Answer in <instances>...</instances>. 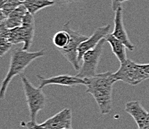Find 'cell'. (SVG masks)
Here are the masks:
<instances>
[{
  "label": "cell",
  "instance_id": "obj_5",
  "mask_svg": "<svg viewBox=\"0 0 149 129\" xmlns=\"http://www.w3.org/2000/svg\"><path fill=\"white\" fill-rule=\"evenodd\" d=\"M62 29L67 31L70 34V42L66 47L64 49H59L58 50L65 57V59L70 62L74 70L78 71L81 68L78 61V48L83 41L88 38V37L72 29L70 27V22L65 23Z\"/></svg>",
  "mask_w": 149,
  "mask_h": 129
},
{
  "label": "cell",
  "instance_id": "obj_11",
  "mask_svg": "<svg viewBox=\"0 0 149 129\" xmlns=\"http://www.w3.org/2000/svg\"><path fill=\"white\" fill-rule=\"evenodd\" d=\"M20 28H21L23 39V46L22 49L25 51H28L33 42L34 34H35V20L34 15L29 12L25 14Z\"/></svg>",
  "mask_w": 149,
  "mask_h": 129
},
{
  "label": "cell",
  "instance_id": "obj_9",
  "mask_svg": "<svg viewBox=\"0 0 149 129\" xmlns=\"http://www.w3.org/2000/svg\"><path fill=\"white\" fill-rule=\"evenodd\" d=\"M51 129H72V112L65 108L41 124Z\"/></svg>",
  "mask_w": 149,
  "mask_h": 129
},
{
  "label": "cell",
  "instance_id": "obj_18",
  "mask_svg": "<svg viewBox=\"0 0 149 129\" xmlns=\"http://www.w3.org/2000/svg\"><path fill=\"white\" fill-rule=\"evenodd\" d=\"M12 44L9 42L7 37L4 35L0 34V54L3 56L12 47Z\"/></svg>",
  "mask_w": 149,
  "mask_h": 129
},
{
  "label": "cell",
  "instance_id": "obj_17",
  "mask_svg": "<svg viewBox=\"0 0 149 129\" xmlns=\"http://www.w3.org/2000/svg\"><path fill=\"white\" fill-rule=\"evenodd\" d=\"M22 3L23 2L20 0H6L5 5L1 7V22H3L9 14Z\"/></svg>",
  "mask_w": 149,
  "mask_h": 129
},
{
  "label": "cell",
  "instance_id": "obj_15",
  "mask_svg": "<svg viewBox=\"0 0 149 129\" xmlns=\"http://www.w3.org/2000/svg\"><path fill=\"white\" fill-rule=\"evenodd\" d=\"M23 5L26 7L27 11L32 15H35L39 11L55 5L52 0H25Z\"/></svg>",
  "mask_w": 149,
  "mask_h": 129
},
{
  "label": "cell",
  "instance_id": "obj_13",
  "mask_svg": "<svg viewBox=\"0 0 149 129\" xmlns=\"http://www.w3.org/2000/svg\"><path fill=\"white\" fill-rule=\"evenodd\" d=\"M107 42H108L112 48V52L117 57L120 63H124L127 60L126 53V46L121 40L116 38L112 34H108L105 37Z\"/></svg>",
  "mask_w": 149,
  "mask_h": 129
},
{
  "label": "cell",
  "instance_id": "obj_12",
  "mask_svg": "<svg viewBox=\"0 0 149 129\" xmlns=\"http://www.w3.org/2000/svg\"><path fill=\"white\" fill-rule=\"evenodd\" d=\"M125 111L130 114L136 122L139 128L143 126L147 119L148 112L142 106L141 103L138 101H129L125 105Z\"/></svg>",
  "mask_w": 149,
  "mask_h": 129
},
{
  "label": "cell",
  "instance_id": "obj_4",
  "mask_svg": "<svg viewBox=\"0 0 149 129\" xmlns=\"http://www.w3.org/2000/svg\"><path fill=\"white\" fill-rule=\"evenodd\" d=\"M113 77L116 81H121L133 86L149 79V75L144 72L140 64H137L130 59L121 63L119 69L113 73Z\"/></svg>",
  "mask_w": 149,
  "mask_h": 129
},
{
  "label": "cell",
  "instance_id": "obj_7",
  "mask_svg": "<svg viewBox=\"0 0 149 129\" xmlns=\"http://www.w3.org/2000/svg\"><path fill=\"white\" fill-rule=\"evenodd\" d=\"M36 77L39 80L40 84L39 88L42 89L45 86L50 84H57V85L66 86V87H74L77 85H86L85 79L79 78L77 75H59L50 78H44L40 75H36Z\"/></svg>",
  "mask_w": 149,
  "mask_h": 129
},
{
  "label": "cell",
  "instance_id": "obj_20",
  "mask_svg": "<svg viewBox=\"0 0 149 129\" xmlns=\"http://www.w3.org/2000/svg\"><path fill=\"white\" fill-rule=\"evenodd\" d=\"M52 1L54 2L55 5H56V6H65L77 2L79 0H52Z\"/></svg>",
  "mask_w": 149,
  "mask_h": 129
},
{
  "label": "cell",
  "instance_id": "obj_21",
  "mask_svg": "<svg viewBox=\"0 0 149 129\" xmlns=\"http://www.w3.org/2000/svg\"><path fill=\"white\" fill-rule=\"evenodd\" d=\"M130 0H112V11H116L118 8L121 6V4L125 2H127Z\"/></svg>",
  "mask_w": 149,
  "mask_h": 129
},
{
  "label": "cell",
  "instance_id": "obj_14",
  "mask_svg": "<svg viewBox=\"0 0 149 129\" xmlns=\"http://www.w3.org/2000/svg\"><path fill=\"white\" fill-rule=\"evenodd\" d=\"M27 12L28 11L26 8L22 3L19 7L17 8L9 14L8 17L3 22L1 23H3L8 28H14L21 26L23 17Z\"/></svg>",
  "mask_w": 149,
  "mask_h": 129
},
{
  "label": "cell",
  "instance_id": "obj_16",
  "mask_svg": "<svg viewBox=\"0 0 149 129\" xmlns=\"http://www.w3.org/2000/svg\"><path fill=\"white\" fill-rule=\"evenodd\" d=\"M70 42V34L67 31L62 29L53 36V43L57 49H64Z\"/></svg>",
  "mask_w": 149,
  "mask_h": 129
},
{
  "label": "cell",
  "instance_id": "obj_19",
  "mask_svg": "<svg viewBox=\"0 0 149 129\" xmlns=\"http://www.w3.org/2000/svg\"><path fill=\"white\" fill-rule=\"evenodd\" d=\"M21 126L27 128V129H51L49 128L43 126L41 124L38 125L36 122L29 121L28 122H21Z\"/></svg>",
  "mask_w": 149,
  "mask_h": 129
},
{
  "label": "cell",
  "instance_id": "obj_24",
  "mask_svg": "<svg viewBox=\"0 0 149 129\" xmlns=\"http://www.w3.org/2000/svg\"><path fill=\"white\" fill-rule=\"evenodd\" d=\"M20 1H21V2H24L25 0H20Z\"/></svg>",
  "mask_w": 149,
  "mask_h": 129
},
{
  "label": "cell",
  "instance_id": "obj_6",
  "mask_svg": "<svg viewBox=\"0 0 149 129\" xmlns=\"http://www.w3.org/2000/svg\"><path fill=\"white\" fill-rule=\"evenodd\" d=\"M105 42H107L106 39H102L93 49H91L85 53L82 59L83 65L81 66L79 73L77 76L84 79L97 75V69L102 55Z\"/></svg>",
  "mask_w": 149,
  "mask_h": 129
},
{
  "label": "cell",
  "instance_id": "obj_23",
  "mask_svg": "<svg viewBox=\"0 0 149 129\" xmlns=\"http://www.w3.org/2000/svg\"><path fill=\"white\" fill-rule=\"evenodd\" d=\"M138 129H149V113H148V115L147 119H146V122L144 123L143 126L140 128H138Z\"/></svg>",
  "mask_w": 149,
  "mask_h": 129
},
{
  "label": "cell",
  "instance_id": "obj_2",
  "mask_svg": "<svg viewBox=\"0 0 149 129\" xmlns=\"http://www.w3.org/2000/svg\"><path fill=\"white\" fill-rule=\"evenodd\" d=\"M44 54H45L44 49L38 52H32L25 51L23 49H16L13 51L11 54L8 72L2 81L1 90H0V98L2 99L5 97L8 87L13 78L22 73L32 61L37 58H41Z\"/></svg>",
  "mask_w": 149,
  "mask_h": 129
},
{
  "label": "cell",
  "instance_id": "obj_10",
  "mask_svg": "<svg viewBox=\"0 0 149 129\" xmlns=\"http://www.w3.org/2000/svg\"><path fill=\"white\" fill-rule=\"evenodd\" d=\"M114 30L112 32V34L116 38L120 40L121 42L124 43L126 46L127 49L129 51H133L135 49V46L132 43V42L128 37L127 33L125 30L124 22H123V9L122 7H119L115 11L114 18Z\"/></svg>",
  "mask_w": 149,
  "mask_h": 129
},
{
  "label": "cell",
  "instance_id": "obj_3",
  "mask_svg": "<svg viewBox=\"0 0 149 129\" xmlns=\"http://www.w3.org/2000/svg\"><path fill=\"white\" fill-rule=\"evenodd\" d=\"M21 81L29 110L30 121L36 122L38 113L45 107V94L41 88L35 87L26 76H22Z\"/></svg>",
  "mask_w": 149,
  "mask_h": 129
},
{
  "label": "cell",
  "instance_id": "obj_1",
  "mask_svg": "<svg viewBox=\"0 0 149 129\" xmlns=\"http://www.w3.org/2000/svg\"><path fill=\"white\" fill-rule=\"evenodd\" d=\"M84 79L86 81V92L92 95L101 114L110 113L112 108V86L117 81L113 73L108 71Z\"/></svg>",
  "mask_w": 149,
  "mask_h": 129
},
{
  "label": "cell",
  "instance_id": "obj_8",
  "mask_svg": "<svg viewBox=\"0 0 149 129\" xmlns=\"http://www.w3.org/2000/svg\"><path fill=\"white\" fill-rule=\"evenodd\" d=\"M110 28V25H106L104 26L97 28L94 33L79 45L78 48V61L79 63L85 53L91 49H93L102 39L105 38L106 36L109 34Z\"/></svg>",
  "mask_w": 149,
  "mask_h": 129
},
{
  "label": "cell",
  "instance_id": "obj_22",
  "mask_svg": "<svg viewBox=\"0 0 149 129\" xmlns=\"http://www.w3.org/2000/svg\"><path fill=\"white\" fill-rule=\"evenodd\" d=\"M141 68L144 70L145 72L149 75V63H146V64H140Z\"/></svg>",
  "mask_w": 149,
  "mask_h": 129
}]
</instances>
